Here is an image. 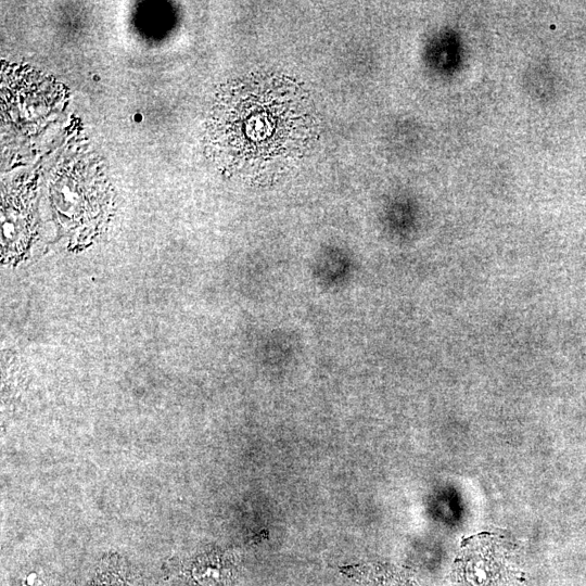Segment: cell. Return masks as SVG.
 Listing matches in <instances>:
<instances>
[{"label":"cell","mask_w":586,"mask_h":586,"mask_svg":"<svg viewBox=\"0 0 586 586\" xmlns=\"http://www.w3.org/2000/svg\"><path fill=\"white\" fill-rule=\"evenodd\" d=\"M454 586H513L519 581L502 539L481 534L467 539L455 561Z\"/></svg>","instance_id":"obj_1"},{"label":"cell","mask_w":586,"mask_h":586,"mask_svg":"<svg viewBox=\"0 0 586 586\" xmlns=\"http://www.w3.org/2000/svg\"><path fill=\"white\" fill-rule=\"evenodd\" d=\"M54 207L63 227L76 239L82 241L92 237L107 217L109 198L106 191L81 187L78 180L64 179L54 186Z\"/></svg>","instance_id":"obj_2"},{"label":"cell","mask_w":586,"mask_h":586,"mask_svg":"<svg viewBox=\"0 0 586 586\" xmlns=\"http://www.w3.org/2000/svg\"><path fill=\"white\" fill-rule=\"evenodd\" d=\"M33 195L23 189L2 194L1 262L15 265L23 259L35 237Z\"/></svg>","instance_id":"obj_3"}]
</instances>
